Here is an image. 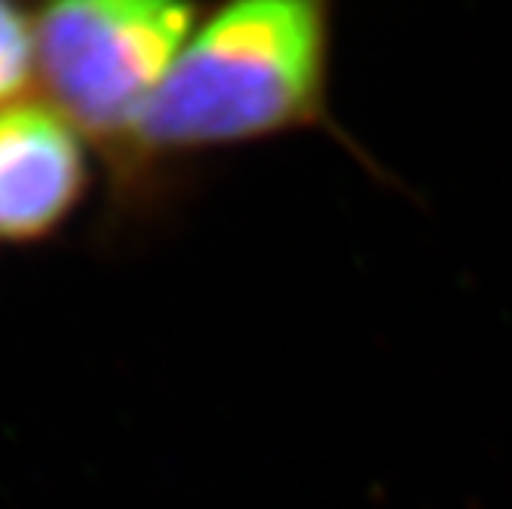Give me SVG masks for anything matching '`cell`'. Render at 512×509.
<instances>
[{"label":"cell","mask_w":512,"mask_h":509,"mask_svg":"<svg viewBox=\"0 0 512 509\" xmlns=\"http://www.w3.org/2000/svg\"><path fill=\"white\" fill-rule=\"evenodd\" d=\"M332 37L335 0H221L132 123L117 172L313 129L362 157L332 117Z\"/></svg>","instance_id":"cell-1"},{"label":"cell","mask_w":512,"mask_h":509,"mask_svg":"<svg viewBox=\"0 0 512 509\" xmlns=\"http://www.w3.org/2000/svg\"><path fill=\"white\" fill-rule=\"evenodd\" d=\"M200 19V0H40L34 37L46 102L117 169L132 123Z\"/></svg>","instance_id":"cell-2"},{"label":"cell","mask_w":512,"mask_h":509,"mask_svg":"<svg viewBox=\"0 0 512 509\" xmlns=\"http://www.w3.org/2000/svg\"><path fill=\"white\" fill-rule=\"evenodd\" d=\"M86 188V138L62 111L28 99L0 108V240L53 237Z\"/></svg>","instance_id":"cell-3"},{"label":"cell","mask_w":512,"mask_h":509,"mask_svg":"<svg viewBox=\"0 0 512 509\" xmlns=\"http://www.w3.org/2000/svg\"><path fill=\"white\" fill-rule=\"evenodd\" d=\"M37 80L34 10L25 0H0V108L19 102Z\"/></svg>","instance_id":"cell-4"}]
</instances>
